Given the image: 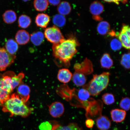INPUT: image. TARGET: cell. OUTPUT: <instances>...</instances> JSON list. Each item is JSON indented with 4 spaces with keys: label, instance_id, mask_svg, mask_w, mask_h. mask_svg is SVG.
Returning a JSON list of instances; mask_svg holds the SVG:
<instances>
[{
    "label": "cell",
    "instance_id": "cell-25",
    "mask_svg": "<svg viewBox=\"0 0 130 130\" xmlns=\"http://www.w3.org/2000/svg\"><path fill=\"white\" fill-rule=\"evenodd\" d=\"M110 28V24L106 21L100 22L98 25L97 28L98 32L102 35H106L109 31Z\"/></svg>",
    "mask_w": 130,
    "mask_h": 130
},
{
    "label": "cell",
    "instance_id": "cell-10",
    "mask_svg": "<svg viewBox=\"0 0 130 130\" xmlns=\"http://www.w3.org/2000/svg\"><path fill=\"white\" fill-rule=\"evenodd\" d=\"M89 10L94 19L98 21L101 20L100 15L103 12L104 7L101 3L97 1L94 2L91 4Z\"/></svg>",
    "mask_w": 130,
    "mask_h": 130
},
{
    "label": "cell",
    "instance_id": "cell-4",
    "mask_svg": "<svg viewBox=\"0 0 130 130\" xmlns=\"http://www.w3.org/2000/svg\"><path fill=\"white\" fill-rule=\"evenodd\" d=\"M12 72L5 73L0 77V106H2L10 96L13 89L12 84Z\"/></svg>",
    "mask_w": 130,
    "mask_h": 130
},
{
    "label": "cell",
    "instance_id": "cell-20",
    "mask_svg": "<svg viewBox=\"0 0 130 130\" xmlns=\"http://www.w3.org/2000/svg\"><path fill=\"white\" fill-rule=\"evenodd\" d=\"M2 17L4 22L8 24L13 23L15 22L17 18L15 12L11 10L6 11L3 14Z\"/></svg>",
    "mask_w": 130,
    "mask_h": 130
},
{
    "label": "cell",
    "instance_id": "cell-24",
    "mask_svg": "<svg viewBox=\"0 0 130 130\" xmlns=\"http://www.w3.org/2000/svg\"><path fill=\"white\" fill-rule=\"evenodd\" d=\"M48 3L47 0H35L34 6L37 11L43 12L47 9Z\"/></svg>",
    "mask_w": 130,
    "mask_h": 130
},
{
    "label": "cell",
    "instance_id": "cell-28",
    "mask_svg": "<svg viewBox=\"0 0 130 130\" xmlns=\"http://www.w3.org/2000/svg\"><path fill=\"white\" fill-rule=\"evenodd\" d=\"M102 100L104 103L107 105H111L115 101V97L112 94L106 93L102 96Z\"/></svg>",
    "mask_w": 130,
    "mask_h": 130
},
{
    "label": "cell",
    "instance_id": "cell-5",
    "mask_svg": "<svg viewBox=\"0 0 130 130\" xmlns=\"http://www.w3.org/2000/svg\"><path fill=\"white\" fill-rule=\"evenodd\" d=\"M44 35L48 41L53 44L60 43L65 39L60 30L55 25L45 29Z\"/></svg>",
    "mask_w": 130,
    "mask_h": 130
},
{
    "label": "cell",
    "instance_id": "cell-18",
    "mask_svg": "<svg viewBox=\"0 0 130 130\" xmlns=\"http://www.w3.org/2000/svg\"><path fill=\"white\" fill-rule=\"evenodd\" d=\"M44 35L41 32H34L30 36V39L32 43L35 46H39L44 41Z\"/></svg>",
    "mask_w": 130,
    "mask_h": 130
},
{
    "label": "cell",
    "instance_id": "cell-37",
    "mask_svg": "<svg viewBox=\"0 0 130 130\" xmlns=\"http://www.w3.org/2000/svg\"><path fill=\"white\" fill-rule=\"evenodd\" d=\"M22 1L24 2H27L30 1V0H22Z\"/></svg>",
    "mask_w": 130,
    "mask_h": 130
},
{
    "label": "cell",
    "instance_id": "cell-36",
    "mask_svg": "<svg viewBox=\"0 0 130 130\" xmlns=\"http://www.w3.org/2000/svg\"><path fill=\"white\" fill-rule=\"evenodd\" d=\"M48 3L53 6L58 5L61 2V0H47Z\"/></svg>",
    "mask_w": 130,
    "mask_h": 130
},
{
    "label": "cell",
    "instance_id": "cell-23",
    "mask_svg": "<svg viewBox=\"0 0 130 130\" xmlns=\"http://www.w3.org/2000/svg\"><path fill=\"white\" fill-rule=\"evenodd\" d=\"M100 64L101 67L104 69H109L113 65V60L110 55L107 53L104 54L100 60Z\"/></svg>",
    "mask_w": 130,
    "mask_h": 130
},
{
    "label": "cell",
    "instance_id": "cell-6",
    "mask_svg": "<svg viewBox=\"0 0 130 130\" xmlns=\"http://www.w3.org/2000/svg\"><path fill=\"white\" fill-rule=\"evenodd\" d=\"M15 55L10 54L3 47H0V71H4L14 62Z\"/></svg>",
    "mask_w": 130,
    "mask_h": 130
},
{
    "label": "cell",
    "instance_id": "cell-13",
    "mask_svg": "<svg viewBox=\"0 0 130 130\" xmlns=\"http://www.w3.org/2000/svg\"><path fill=\"white\" fill-rule=\"evenodd\" d=\"M50 16L48 14L40 13L37 14L35 18V22L37 27L45 28L50 22Z\"/></svg>",
    "mask_w": 130,
    "mask_h": 130
},
{
    "label": "cell",
    "instance_id": "cell-16",
    "mask_svg": "<svg viewBox=\"0 0 130 130\" xmlns=\"http://www.w3.org/2000/svg\"><path fill=\"white\" fill-rule=\"evenodd\" d=\"M73 75L69 69H60L58 74V79L60 82L66 84L71 80Z\"/></svg>",
    "mask_w": 130,
    "mask_h": 130
},
{
    "label": "cell",
    "instance_id": "cell-34",
    "mask_svg": "<svg viewBox=\"0 0 130 130\" xmlns=\"http://www.w3.org/2000/svg\"><path fill=\"white\" fill-rule=\"evenodd\" d=\"M87 128H91L93 127L94 125V122L93 120L88 118L85 122Z\"/></svg>",
    "mask_w": 130,
    "mask_h": 130
},
{
    "label": "cell",
    "instance_id": "cell-31",
    "mask_svg": "<svg viewBox=\"0 0 130 130\" xmlns=\"http://www.w3.org/2000/svg\"><path fill=\"white\" fill-rule=\"evenodd\" d=\"M120 107L124 110L128 111L130 107V100L129 98L126 97L122 99L120 103Z\"/></svg>",
    "mask_w": 130,
    "mask_h": 130
},
{
    "label": "cell",
    "instance_id": "cell-27",
    "mask_svg": "<svg viewBox=\"0 0 130 130\" xmlns=\"http://www.w3.org/2000/svg\"><path fill=\"white\" fill-rule=\"evenodd\" d=\"M53 21L55 26L58 27H62L66 23V19L64 16L57 14L53 16Z\"/></svg>",
    "mask_w": 130,
    "mask_h": 130
},
{
    "label": "cell",
    "instance_id": "cell-21",
    "mask_svg": "<svg viewBox=\"0 0 130 130\" xmlns=\"http://www.w3.org/2000/svg\"><path fill=\"white\" fill-rule=\"evenodd\" d=\"M71 10L70 4L67 1H63L60 3L57 8V10L59 14L64 16L69 14Z\"/></svg>",
    "mask_w": 130,
    "mask_h": 130
},
{
    "label": "cell",
    "instance_id": "cell-17",
    "mask_svg": "<svg viewBox=\"0 0 130 130\" xmlns=\"http://www.w3.org/2000/svg\"><path fill=\"white\" fill-rule=\"evenodd\" d=\"M73 82L77 87L84 86L87 80L86 75L82 73L75 71L72 75Z\"/></svg>",
    "mask_w": 130,
    "mask_h": 130
},
{
    "label": "cell",
    "instance_id": "cell-15",
    "mask_svg": "<svg viewBox=\"0 0 130 130\" xmlns=\"http://www.w3.org/2000/svg\"><path fill=\"white\" fill-rule=\"evenodd\" d=\"M110 113L112 120L116 123H121L124 121L126 115L125 110L118 109L112 110Z\"/></svg>",
    "mask_w": 130,
    "mask_h": 130
},
{
    "label": "cell",
    "instance_id": "cell-29",
    "mask_svg": "<svg viewBox=\"0 0 130 130\" xmlns=\"http://www.w3.org/2000/svg\"><path fill=\"white\" fill-rule=\"evenodd\" d=\"M130 53L125 54L121 57V64L125 69H130Z\"/></svg>",
    "mask_w": 130,
    "mask_h": 130
},
{
    "label": "cell",
    "instance_id": "cell-30",
    "mask_svg": "<svg viewBox=\"0 0 130 130\" xmlns=\"http://www.w3.org/2000/svg\"><path fill=\"white\" fill-rule=\"evenodd\" d=\"M58 128L59 130H83L82 128L79 127L76 123H71L67 126H59Z\"/></svg>",
    "mask_w": 130,
    "mask_h": 130
},
{
    "label": "cell",
    "instance_id": "cell-22",
    "mask_svg": "<svg viewBox=\"0 0 130 130\" xmlns=\"http://www.w3.org/2000/svg\"><path fill=\"white\" fill-rule=\"evenodd\" d=\"M32 22L31 18L25 14H23L19 16L18 24L19 27L23 29L28 28Z\"/></svg>",
    "mask_w": 130,
    "mask_h": 130
},
{
    "label": "cell",
    "instance_id": "cell-14",
    "mask_svg": "<svg viewBox=\"0 0 130 130\" xmlns=\"http://www.w3.org/2000/svg\"><path fill=\"white\" fill-rule=\"evenodd\" d=\"M96 124L98 128L100 130H108L111 126L110 120L105 116L101 115L96 120Z\"/></svg>",
    "mask_w": 130,
    "mask_h": 130
},
{
    "label": "cell",
    "instance_id": "cell-19",
    "mask_svg": "<svg viewBox=\"0 0 130 130\" xmlns=\"http://www.w3.org/2000/svg\"><path fill=\"white\" fill-rule=\"evenodd\" d=\"M5 47L8 52L13 55L17 52L19 49V45L16 41L13 39H9L6 42L5 45Z\"/></svg>",
    "mask_w": 130,
    "mask_h": 130
},
{
    "label": "cell",
    "instance_id": "cell-1",
    "mask_svg": "<svg viewBox=\"0 0 130 130\" xmlns=\"http://www.w3.org/2000/svg\"><path fill=\"white\" fill-rule=\"evenodd\" d=\"M78 45L75 39H64L60 43L53 45V56L65 66H69L70 61L77 52V48Z\"/></svg>",
    "mask_w": 130,
    "mask_h": 130
},
{
    "label": "cell",
    "instance_id": "cell-33",
    "mask_svg": "<svg viewBox=\"0 0 130 130\" xmlns=\"http://www.w3.org/2000/svg\"><path fill=\"white\" fill-rule=\"evenodd\" d=\"M52 128L51 123L47 121L41 123L39 126L40 130H52Z\"/></svg>",
    "mask_w": 130,
    "mask_h": 130
},
{
    "label": "cell",
    "instance_id": "cell-8",
    "mask_svg": "<svg viewBox=\"0 0 130 130\" xmlns=\"http://www.w3.org/2000/svg\"><path fill=\"white\" fill-rule=\"evenodd\" d=\"M74 68L76 71H77L87 75L93 72V66L91 61L86 58L81 63H76L74 65Z\"/></svg>",
    "mask_w": 130,
    "mask_h": 130
},
{
    "label": "cell",
    "instance_id": "cell-12",
    "mask_svg": "<svg viewBox=\"0 0 130 130\" xmlns=\"http://www.w3.org/2000/svg\"><path fill=\"white\" fill-rule=\"evenodd\" d=\"M30 39V34L28 32L24 30L18 31L15 36V40L18 44L24 45L28 43Z\"/></svg>",
    "mask_w": 130,
    "mask_h": 130
},
{
    "label": "cell",
    "instance_id": "cell-3",
    "mask_svg": "<svg viewBox=\"0 0 130 130\" xmlns=\"http://www.w3.org/2000/svg\"><path fill=\"white\" fill-rule=\"evenodd\" d=\"M110 75V73L108 72L94 75L92 80L87 85L83 86V88L87 89L91 95L93 96L97 95L108 87Z\"/></svg>",
    "mask_w": 130,
    "mask_h": 130
},
{
    "label": "cell",
    "instance_id": "cell-11",
    "mask_svg": "<svg viewBox=\"0 0 130 130\" xmlns=\"http://www.w3.org/2000/svg\"><path fill=\"white\" fill-rule=\"evenodd\" d=\"M30 89L29 86L24 84L19 86L17 89V94L24 102H26L30 98Z\"/></svg>",
    "mask_w": 130,
    "mask_h": 130
},
{
    "label": "cell",
    "instance_id": "cell-26",
    "mask_svg": "<svg viewBox=\"0 0 130 130\" xmlns=\"http://www.w3.org/2000/svg\"><path fill=\"white\" fill-rule=\"evenodd\" d=\"M24 77V74L23 73H20L18 75H16L14 72L13 73L11 76L12 84L13 89L20 85Z\"/></svg>",
    "mask_w": 130,
    "mask_h": 130
},
{
    "label": "cell",
    "instance_id": "cell-35",
    "mask_svg": "<svg viewBox=\"0 0 130 130\" xmlns=\"http://www.w3.org/2000/svg\"><path fill=\"white\" fill-rule=\"evenodd\" d=\"M105 2L114 3L117 4H119L120 2L126 3L127 0H103Z\"/></svg>",
    "mask_w": 130,
    "mask_h": 130
},
{
    "label": "cell",
    "instance_id": "cell-2",
    "mask_svg": "<svg viewBox=\"0 0 130 130\" xmlns=\"http://www.w3.org/2000/svg\"><path fill=\"white\" fill-rule=\"evenodd\" d=\"M2 107L3 111L10 113L12 116L15 115L27 117L34 110L27 106L16 93L11 95Z\"/></svg>",
    "mask_w": 130,
    "mask_h": 130
},
{
    "label": "cell",
    "instance_id": "cell-7",
    "mask_svg": "<svg viewBox=\"0 0 130 130\" xmlns=\"http://www.w3.org/2000/svg\"><path fill=\"white\" fill-rule=\"evenodd\" d=\"M130 29L129 26L124 25L118 35L119 39L122 46L127 50L130 49Z\"/></svg>",
    "mask_w": 130,
    "mask_h": 130
},
{
    "label": "cell",
    "instance_id": "cell-32",
    "mask_svg": "<svg viewBox=\"0 0 130 130\" xmlns=\"http://www.w3.org/2000/svg\"><path fill=\"white\" fill-rule=\"evenodd\" d=\"M110 47L113 51H116L119 50L122 48L121 43L119 40L116 38L113 39L110 43Z\"/></svg>",
    "mask_w": 130,
    "mask_h": 130
},
{
    "label": "cell",
    "instance_id": "cell-9",
    "mask_svg": "<svg viewBox=\"0 0 130 130\" xmlns=\"http://www.w3.org/2000/svg\"><path fill=\"white\" fill-rule=\"evenodd\" d=\"M49 111L50 115L53 117L57 118L62 116L64 113V106L61 102H53L48 106Z\"/></svg>",
    "mask_w": 130,
    "mask_h": 130
}]
</instances>
